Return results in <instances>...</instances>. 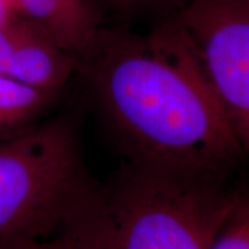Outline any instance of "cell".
<instances>
[{
  "mask_svg": "<svg viewBox=\"0 0 249 249\" xmlns=\"http://www.w3.org/2000/svg\"><path fill=\"white\" fill-rule=\"evenodd\" d=\"M112 6L124 11H140V10L160 7V6H172V11L181 3V0H107Z\"/></svg>",
  "mask_w": 249,
  "mask_h": 249,
  "instance_id": "cell-9",
  "label": "cell"
},
{
  "mask_svg": "<svg viewBox=\"0 0 249 249\" xmlns=\"http://www.w3.org/2000/svg\"><path fill=\"white\" fill-rule=\"evenodd\" d=\"M90 106L124 160L235 176L247 158L184 31L103 27L76 61Z\"/></svg>",
  "mask_w": 249,
  "mask_h": 249,
  "instance_id": "cell-1",
  "label": "cell"
},
{
  "mask_svg": "<svg viewBox=\"0 0 249 249\" xmlns=\"http://www.w3.org/2000/svg\"><path fill=\"white\" fill-rule=\"evenodd\" d=\"M60 97L0 75V142L43 121Z\"/></svg>",
  "mask_w": 249,
  "mask_h": 249,
  "instance_id": "cell-6",
  "label": "cell"
},
{
  "mask_svg": "<svg viewBox=\"0 0 249 249\" xmlns=\"http://www.w3.org/2000/svg\"><path fill=\"white\" fill-rule=\"evenodd\" d=\"M14 3L21 16L45 29L76 58L104 27L101 10L94 0H14Z\"/></svg>",
  "mask_w": 249,
  "mask_h": 249,
  "instance_id": "cell-5",
  "label": "cell"
},
{
  "mask_svg": "<svg viewBox=\"0 0 249 249\" xmlns=\"http://www.w3.org/2000/svg\"><path fill=\"white\" fill-rule=\"evenodd\" d=\"M241 191L232 175L124 160L62 231L79 249H211Z\"/></svg>",
  "mask_w": 249,
  "mask_h": 249,
  "instance_id": "cell-2",
  "label": "cell"
},
{
  "mask_svg": "<svg viewBox=\"0 0 249 249\" xmlns=\"http://www.w3.org/2000/svg\"><path fill=\"white\" fill-rule=\"evenodd\" d=\"M19 14L14 0H0V22H4Z\"/></svg>",
  "mask_w": 249,
  "mask_h": 249,
  "instance_id": "cell-10",
  "label": "cell"
},
{
  "mask_svg": "<svg viewBox=\"0 0 249 249\" xmlns=\"http://www.w3.org/2000/svg\"><path fill=\"white\" fill-rule=\"evenodd\" d=\"M96 181L71 112L0 142V249L61 231Z\"/></svg>",
  "mask_w": 249,
  "mask_h": 249,
  "instance_id": "cell-3",
  "label": "cell"
},
{
  "mask_svg": "<svg viewBox=\"0 0 249 249\" xmlns=\"http://www.w3.org/2000/svg\"><path fill=\"white\" fill-rule=\"evenodd\" d=\"M170 17L194 46L249 157V11L237 0H181Z\"/></svg>",
  "mask_w": 249,
  "mask_h": 249,
  "instance_id": "cell-4",
  "label": "cell"
},
{
  "mask_svg": "<svg viewBox=\"0 0 249 249\" xmlns=\"http://www.w3.org/2000/svg\"><path fill=\"white\" fill-rule=\"evenodd\" d=\"M11 249H79L76 247V244L73 242L71 235L68 232L60 231L54 235L46 237L42 240H35L31 242L21 244L16 248Z\"/></svg>",
  "mask_w": 249,
  "mask_h": 249,
  "instance_id": "cell-8",
  "label": "cell"
},
{
  "mask_svg": "<svg viewBox=\"0 0 249 249\" xmlns=\"http://www.w3.org/2000/svg\"><path fill=\"white\" fill-rule=\"evenodd\" d=\"M237 1H240L241 4L249 11V0H237Z\"/></svg>",
  "mask_w": 249,
  "mask_h": 249,
  "instance_id": "cell-11",
  "label": "cell"
},
{
  "mask_svg": "<svg viewBox=\"0 0 249 249\" xmlns=\"http://www.w3.org/2000/svg\"><path fill=\"white\" fill-rule=\"evenodd\" d=\"M211 249H249V190L242 188Z\"/></svg>",
  "mask_w": 249,
  "mask_h": 249,
  "instance_id": "cell-7",
  "label": "cell"
}]
</instances>
